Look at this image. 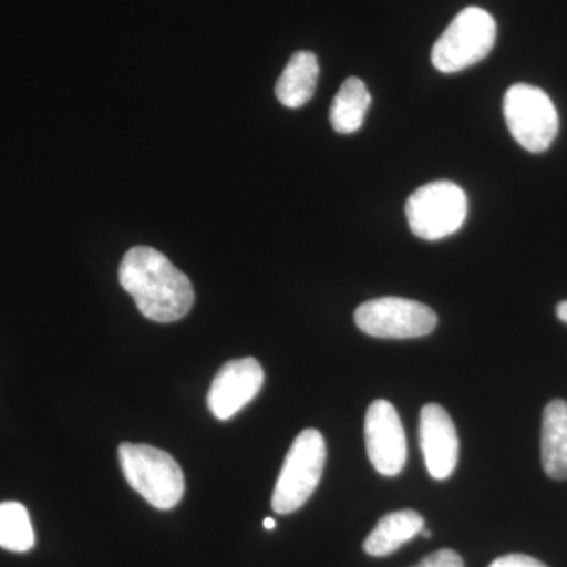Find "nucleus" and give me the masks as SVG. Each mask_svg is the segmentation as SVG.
Returning <instances> with one entry per match:
<instances>
[{
  "label": "nucleus",
  "instance_id": "1",
  "mask_svg": "<svg viewBox=\"0 0 567 567\" xmlns=\"http://www.w3.org/2000/svg\"><path fill=\"white\" fill-rule=\"evenodd\" d=\"M118 279L137 309L153 322H177L192 311V281L156 249H130L118 268Z\"/></svg>",
  "mask_w": 567,
  "mask_h": 567
},
{
  "label": "nucleus",
  "instance_id": "2",
  "mask_svg": "<svg viewBox=\"0 0 567 567\" xmlns=\"http://www.w3.org/2000/svg\"><path fill=\"white\" fill-rule=\"evenodd\" d=\"M122 472L134 488L156 509H173L185 494V475L166 451L151 445L123 443L118 447Z\"/></svg>",
  "mask_w": 567,
  "mask_h": 567
},
{
  "label": "nucleus",
  "instance_id": "3",
  "mask_svg": "<svg viewBox=\"0 0 567 567\" xmlns=\"http://www.w3.org/2000/svg\"><path fill=\"white\" fill-rule=\"evenodd\" d=\"M327 445L316 429H306L295 439L276 481L271 507L276 514H292L303 507L322 480Z\"/></svg>",
  "mask_w": 567,
  "mask_h": 567
},
{
  "label": "nucleus",
  "instance_id": "4",
  "mask_svg": "<svg viewBox=\"0 0 567 567\" xmlns=\"http://www.w3.org/2000/svg\"><path fill=\"white\" fill-rule=\"evenodd\" d=\"M495 40L496 24L492 14L480 7H468L436 40L432 63L442 73H457L486 59L494 50Z\"/></svg>",
  "mask_w": 567,
  "mask_h": 567
},
{
  "label": "nucleus",
  "instance_id": "5",
  "mask_svg": "<svg viewBox=\"0 0 567 567\" xmlns=\"http://www.w3.org/2000/svg\"><path fill=\"white\" fill-rule=\"evenodd\" d=\"M410 229L423 240L435 241L456 234L466 219L468 200L456 183H427L409 197L405 205Z\"/></svg>",
  "mask_w": 567,
  "mask_h": 567
},
{
  "label": "nucleus",
  "instance_id": "6",
  "mask_svg": "<svg viewBox=\"0 0 567 567\" xmlns=\"http://www.w3.org/2000/svg\"><path fill=\"white\" fill-rule=\"evenodd\" d=\"M503 111L514 140L533 153L546 152L557 137L559 118L550 96L539 87L516 84L506 92Z\"/></svg>",
  "mask_w": 567,
  "mask_h": 567
},
{
  "label": "nucleus",
  "instance_id": "7",
  "mask_svg": "<svg viewBox=\"0 0 567 567\" xmlns=\"http://www.w3.org/2000/svg\"><path fill=\"white\" fill-rule=\"evenodd\" d=\"M363 333L382 339H412L431 334L436 315L429 306L406 298L385 297L365 301L354 312Z\"/></svg>",
  "mask_w": 567,
  "mask_h": 567
},
{
  "label": "nucleus",
  "instance_id": "8",
  "mask_svg": "<svg viewBox=\"0 0 567 567\" xmlns=\"http://www.w3.org/2000/svg\"><path fill=\"white\" fill-rule=\"evenodd\" d=\"M365 450L372 466L383 476H398L406 462V439L394 405L374 401L364 420Z\"/></svg>",
  "mask_w": 567,
  "mask_h": 567
},
{
  "label": "nucleus",
  "instance_id": "9",
  "mask_svg": "<svg viewBox=\"0 0 567 567\" xmlns=\"http://www.w3.org/2000/svg\"><path fill=\"white\" fill-rule=\"evenodd\" d=\"M264 382V369L259 361L254 358L229 361L213 379L207 395L208 410L216 420H230L259 394Z\"/></svg>",
  "mask_w": 567,
  "mask_h": 567
},
{
  "label": "nucleus",
  "instance_id": "10",
  "mask_svg": "<svg viewBox=\"0 0 567 567\" xmlns=\"http://www.w3.org/2000/svg\"><path fill=\"white\" fill-rule=\"evenodd\" d=\"M420 443L429 475L439 481L453 475L458 461V436L442 405L427 404L421 410Z\"/></svg>",
  "mask_w": 567,
  "mask_h": 567
},
{
  "label": "nucleus",
  "instance_id": "11",
  "mask_svg": "<svg viewBox=\"0 0 567 567\" xmlns=\"http://www.w3.org/2000/svg\"><path fill=\"white\" fill-rule=\"evenodd\" d=\"M540 461L551 480H567V402H548L543 416Z\"/></svg>",
  "mask_w": 567,
  "mask_h": 567
},
{
  "label": "nucleus",
  "instance_id": "12",
  "mask_svg": "<svg viewBox=\"0 0 567 567\" xmlns=\"http://www.w3.org/2000/svg\"><path fill=\"white\" fill-rule=\"evenodd\" d=\"M423 528L424 518L416 511L404 509L386 514L380 518L371 535L365 537L364 551L375 558L388 557L420 535Z\"/></svg>",
  "mask_w": 567,
  "mask_h": 567
},
{
  "label": "nucleus",
  "instance_id": "13",
  "mask_svg": "<svg viewBox=\"0 0 567 567\" xmlns=\"http://www.w3.org/2000/svg\"><path fill=\"white\" fill-rule=\"evenodd\" d=\"M319 61L309 51L295 52L276 84V96L284 106H305L315 95L319 80Z\"/></svg>",
  "mask_w": 567,
  "mask_h": 567
},
{
  "label": "nucleus",
  "instance_id": "14",
  "mask_svg": "<svg viewBox=\"0 0 567 567\" xmlns=\"http://www.w3.org/2000/svg\"><path fill=\"white\" fill-rule=\"evenodd\" d=\"M371 93L363 81L349 78L336 93L330 110V121L334 132L352 134L363 126L365 114L371 106Z\"/></svg>",
  "mask_w": 567,
  "mask_h": 567
},
{
  "label": "nucleus",
  "instance_id": "15",
  "mask_svg": "<svg viewBox=\"0 0 567 567\" xmlns=\"http://www.w3.org/2000/svg\"><path fill=\"white\" fill-rule=\"evenodd\" d=\"M35 546L31 517L17 502L0 503V547L24 554Z\"/></svg>",
  "mask_w": 567,
  "mask_h": 567
},
{
  "label": "nucleus",
  "instance_id": "16",
  "mask_svg": "<svg viewBox=\"0 0 567 567\" xmlns=\"http://www.w3.org/2000/svg\"><path fill=\"white\" fill-rule=\"evenodd\" d=\"M415 567H465V565L457 551L443 548V550L434 551L421 559L420 565Z\"/></svg>",
  "mask_w": 567,
  "mask_h": 567
},
{
  "label": "nucleus",
  "instance_id": "17",
  "mask_svg": "<svg viewBox=\"0 0 567 567\" xmlns=\"http://www.w3.org/2000/svg\"><path fill=\"white\" fill-rule=\"evenodd\" d=\"M488 567H547L539 559L528 557V555L511 554L505 557L496 558Z\"/></svg>",
  "mask_w": 567,
  "mask_h": 567
},
{
  "label": "nucleus",
  "instance_id": "18",
  "mask_svg": "<svg viewBox=\"0 0 567 567\" xmlns=\"http://www.w3.org/2000/svg\"><path fill=\"white\" fill-rule=\"evenodd\" d=\"M557 316L559 320L567 323V301H563V303L558 305Z\"/></svg>",
  "mask_w": 567,
  "mask_h": 567
},
{
  "label": "nucleus",
  "instance_id": "19",
  "mask_svg": "<svg viewBox=\"0 0 567 567\" xmlns=\"http://www.w3.org/2000/svg\"><path fill=\"white\" fill-rule=\"evenodd\" d=\"M264 527H265V529H275L276 528V520H275V518H271V517L265 518Z\"/></svg>",
  "mask_w": 567,
  "mask_h": 567
},
{
  "label": "nucleus",
  "instance_id": "20",
  "mask_svg": "<svg viewBox=\"0 0 567 567\" xmlns=\"http://www.w3.org/2000/svg\"><path fill=\"white\" fill-rule=\"evenodd\" d=\"M421 536L423 537H431L432 536V533L429 532V529H424L423 528V532L420 533Z\"/></svg>",
  "mask_w": 567,
  "mask_h": 567
}]
</instances>
